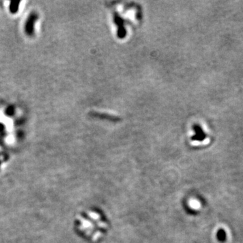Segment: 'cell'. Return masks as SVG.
I'll use <instances>...</instances> for the list:
<instances>
[{
    "instance_id": "cell-3",
    "label": "cell",
    "mask_w": 243,
    "mask_h": 243,
    "mask_svg": "<svg viewBox=\"0 0 243 243\" xmlns=\"http://www.w3.org/2000/svg\"><path fill=\"white\" fill-rule=\"evenodd\" d=\"M195 131H196V135L193 137L192 140H203L205 137V135H204V133L203 132L202 130H201V128H199L197 126H196L195 127Z\"/></svg>"
},
{
    "instance_id": "cell-4",
    "label": "cell",
    "mask_w": 243,
    "mask_h": 243,
    "mask_svg": "<svg viewBox=\"0 0 243 243\" xmlns=\"http://www.w3.org/2000/svg\"><path fill=\"white\" fill-rule=\"evenodd\" d=\"M217 238L219 240V241L223 242L226 239V233L224 230L220 229L218 231V233H217Z\"/></svg>"
},
{
    "instance_id": "cell-2",
    "label": "cell",
    "mask_w": 243,
    "mask_h": 243,
    "mask_svg": "<svg viewBox=\"0 0 243 243\" xmlns=\"http://www.w3.org/2000/svg\"><path fill=\"white\" fill-rule=\"evenodd\" d=\"M92 115L93 116L98 117H100V118H103V119H107V120H111V121H117V120H119L118 117L116 116H111V115H108V114H106L94 113L93 112Z\"/></svg>"
},
{
    "instance_id": "cell-1",
    "label": "cell",
    "mask_w": 243,
    "mask_h": 243,
    "mask_svg": "<svg viewBox=\"0 0 243 243\" xmlns=\"http://www.w3.org/2000/svg\"><path fill=\"white\" fill-rule=\"evenodd\" d=\"M114 20H115V22L117 25V28H118V31H117V35H118L120 39H122L126 35V30H125V28L124 27V20L122 19L121 17L120 16L116 14V13H115L114 14Z\"/></svg>"
}]
</instances>
